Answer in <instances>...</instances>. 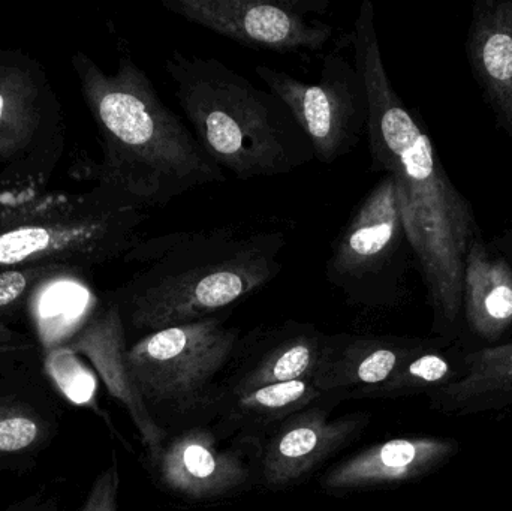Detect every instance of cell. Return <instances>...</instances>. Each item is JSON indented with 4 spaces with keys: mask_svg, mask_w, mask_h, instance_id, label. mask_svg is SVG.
<instances>
[{
    "mask_svg": "<svg viewBox=\"0 0 512 511\" xmlns=\"http://www.w3.org/2000/svg\"><path fill=\"white\" fill-rule=\"evenodd\" d=\"M465 374L439 389V402L465 405L484 396L512 392V342L484 348L465 357Z\"/></svg>",
    "mask_w": 512,
    "mask_h": 511,
    "instance_id": "ac0fdd59",
    "label": "cell"
},
{
    "mask_svg": "<svg viewBox=\"0 0 512 511\" xmlns=\"http://www.w3.org/2000/svg\"><path fill=\"white\" fill-rule=\"evenodd\" d=\"M69 362L71 359L57 360L54 365L50 366L51 377L72 402L86 404L92 399L95 384H93L89 372L84 371L80 363L72 359V368H69L71 366Z\"/></svg>",
    "mask_w": 512,
    "mask_h": 511,
    "instance_id": "44dd1931",
    "label": "cell"
},
{
    "mask_svg": "<svg viewBox=\"0 0 512 511\" xmlns=\"http://www.w3.org/2000/svg\"><path fill=\"white\" fill-rule=\"evenodd\" d=\"M352 47L366 87L372 168L396 180L406 236L429 291L435 324L453 326L462 312L465 257L480 236L474 212L388 77L370 0L358 9Z\"/></svg>",
    "mask_w": 512,
    "mask_h": 511,
    "instance_id": "6da1fadb",
    "label": "cell"
},
{
    "mask_svg": "<svg viewBox=\"0 0 512 511\" xmlns=\"http://www.w3.org/2000/svg\"><path fill=\"white\" fill-rule=\"evenodd\" d=\"M254 456L246 447H222L210 426L168 435L155 461L156 479L171 494L189 501L224 500L248 489L255 479Z\"/></svg>",
    "mask_w": 512,
    "mask_h": 511,
    "instance_id": "30bf717a",
    "label": "cell"
},
{
    "mask_svg": "<svg viewBox=\"0 0 512 511\" xmlns=\"http://www.w3.org/2000/svg\"><path fill=\"white\" fill-rule=\"evenodd\" d=\"M74 348L92 362L110 395L126 408L146 447L149 462L155 461L168 435L150 416L132 380L119 309H113L99 323L90 327L80 341L75 342Z\"/></svg>",
    "mask_w": 512,
    "mask_h": 511,
    "instance_id": "9a60e30c",
    "label": "cell"
},
{
    "mask_svg": "<svg viewBox=\"0 0 512 511\" xmlns=\"http://www.w3.org/2000/svg\"><path fill=\"white\" fill-rule=\"evenodd\" d=\"M466 54L496 122L512 140V0H475Z\"/></svg>",
    "mask_w": 512,
    "mask_h": 511,
    "instance_id": "7c38bea8",
    "label": "cell"
},
{
    "mask_svg": "<svg viewBox=\"0 0 512 511\" xmlns=\"http://www.w3.org/2000/svg\"><path fill=\"white\" fill-rule=\"evenodd\" d=\"M165 71L194 137L221 170L251 180L289 174L315 159L282 99L216 57L174 51Z\"/></svg>",
    "mask_w": 512,
    "mask_h": 511,
    "instance_id": "3957f363",
    "label": "cell"
},
{
    "mask_svg": "<svg viewBox=\"0 0 512 511\" xmlns=\"http://www.w3.org/2000/svg\"><path fill=\"white\" fill-rule=\"evenodd\" d=\"M44 435V423L30 408L0 398V455L24 452Z\"/></svg>",
    "mask_w": 512,
    "mask_h": 511,
    "instance_id": "d6986e66",
    "label": "cell"
},
{
    "mask_svg": "<svg viewBox=\"0 0 512 511\" xmlns=\"http://www.w3.org/2000/svg\"><path fill=\"white\" fill-rule=\"evenodd\" d=\"M44 228H20L0 236V264H15L44 251L50 243Z\"/></svg>",
    "mask_w": 512,
    "mask_h": 511,
    "instance_id": "ffe728a7",
    "label": "cell"
},
{
    "mask_svg": "<svg viewBox=\"0 0 512 511\" xmlns=\"http://www.w3.org/2000/svg\"><path fill=\"white\" fill-rule=\"evenodd\" d=\"M120 476L117 461L99 474L81 511H119Z\"/></svg>",
    "mask_w": 512,
    "mask_h": 511,
    "instance_id": "7402d4cb",
    "label": "cell"
},
{
    "mask_svg": "<svg viewBox=\"0 0 512 511\" xmlns=\"http://www.w3.org/2000/svg\"><path fill=\"white\" fill-rule=\"evenodd\" d=\"M342 401V395L328 393L280 423L255 449V479L271 491L291 488L349 446L367 419L364 414L331 419L334 405Z\"/></svg>",
    "mask_w": 512,
    "mask_h": 511,
    "instance_id": "9c48e42d",
    "label": "cell"
},
{
    "mask_svg": "<svg viewBox=\"0 0 512 511\" xmlns=\"http://www.w3.org/2000/svg\"><path fill=\"white\" fill-rule=\"evenodd\" d=\"M171 14L255 50H319L333 27L309 15L324 14L325 0H161Z\"/></svg>",
    "mask_w": 512,
    "mask_h": 511,
    "instance_id": "ba28073f",
    "label": "cell"
},
{
    "mask_svg": "<svg viewBox=\"0 0 512 511\" xmlns=\"http://www.w3.org/2000/svg\"><path fill=\"white\" fill-rule=\"evenodd\" d=\"M508 248H510V252H511V255H512V237L510 240H508Z\"/></svg>",
    "mask_w": 512,
    "mask_h": 511,
    "instance_id": "d4e9b609",
    "label": "cell"
},
{
    "mask_svg": "<svg viewBox=\"0 0 512 511\" xmlns=\"http://www.w3.org/2000/svg\"><path fill=\"white\" fill-rule=\"evenodd\" d=\"M26 278L20 272L0 273V308L11 305L23 294Z\"/></svg>",
    "mask_w": 512,
    "mask_h": 511,
    "instance_id": "603a6c76",
    "label": "cell"
},
{
    "mask_svg": "<svg viewBox=\"0 0 512 511\" xmlns=\"http://www.w3.org/2000/svg\"><path fill=\"white\" fill-rule=\"evenodd\" d=\"M462 308L469 327L484 339L501 338L512 327V267L489 251L483 237L469 245L463 270Z\"/></svg>",
    "mask_w": 512,
    "mask_h": 511,
    "instance_id": "e0dca14e",
    "label": "cell"
},
{
    "mask_svg": "<svg viewBox=\"0 0 512 511\" xmlns=\"http://www.w3.org/2000/svg\"><path fill=\"white\" fill-rule=\"evenodd\" d=\"M408 249L396 180L384 174L333 243L325 278L352 305H391L399 297Z\"/></svg>",
    "mask_w": 512,
    "mask_h": 511,
    "instance_id": "8992f818",
    "label": "cell"
},
{
    "mask_svg": "<svg viewBox=\"0 0 512 511\" xmlns=\"http://www.w3.org/2000/svg\"><path fill=\"white\" fill-rule=\"evenodd\" d=\"M325 396L312 380L306 378L271 384L228 399L210 428L219 440L234 441V444L251 450L254 456L256 447L280 423L322 401Z\"/></svg>",
    "mask_w": 512,
    "mask_h": 511,
    "instance_id": "2e32d148",
    "label": "cell"
},
{
    "mask_svg": "<svg viewBox=\"0 0 512 511\" xmlns=\"http://www.w3.org/2000/svg\"><path fill=\"white\" fill-rule=\"evenodd\" d=\"M2 111H3V98H2V95H0V116H2Z\"/></svg>",
    "mask_w": 512,
    "mask_h": 511,
    "instance_id": "cb8c5ba5",
    "label": "cell"
},
{
    "mask_svg": "<svg viewBox=\"0 0 512 511\" xmlns=\"http://www.w3.org/2000/svg\"><path fill=\"white\" fill-rule=\"evenodd\" d=\"M418 353L420 348L414 342L403 339L327 335L312 381L325 395L370 389L385 383Z\"/></svg>",
    "mask_w": 512,
    "mask_h": 511,
    "instance_id": "4fadbf2b",
    "label": "cell"
},
{
    "mask_svg": "<svg viewBox=\"0 0 512 511\" xmlns=\"http://www.w3.org/2000/svg\"><path fill=\"white\" fill-rule=\"evenodd\" d=\"M325 336L313 324L286 321L240 338L222 378L225 402L271 384L312 380Z\"/></svg>",
    "mask_w": 512,
    "mask_h": 511,
    "instance_id": "8fae6325",
    "label": "cell"
},
{
    "mask_svg": "<svg viewBox=\"0 0 512 511\" xmlns=\"http://www.w3.org/2000/svg\"><path fill=\"white\" fill-rule=\"evenodd\" d=\"M242 336L210 317L147 333L128 350L132 380L167 435L210 426L225 404L222 378Z\"/></svg>",
    "mask_w": 512,
    "mask_h": 511,
    "instance_id": "5b68a950",
    "label": "cell"
},
{
    "mask_svg": "<svg viewBox=\"0 0 512 511\" xmlns=\"http://www.w3.org/2000/svg\"><path fill=\"white\" fill-rule=\"evenodd\" d=\"M101 84L96 111L110 138L122 206L164 207L192 189L227 180L146 72L125 62L117 77Z\"/></svg>",
    "mask_w": 512,
    "mask_h": 511,
    "instance_id": "277c9868",
    "label": "cell"
},
{
    "mask_svg": "<svg viewBox=\"0 0 512 511\" xmlns=\"http://www.w3.org/2000/svg\"><path fill=\"white\" fill-rule=\"evenodd\" d=\"M285 243L280 231L239 227L144 240L131 251L141 269L125 288L123 311L147 333L216 317L277 278Z\"/></svg>",
    "mask_w": 512,
    "mask_h": 511,
    "instance_id": "7a4b0ae2",
    "label": "cell"
},
{
    "mask_svg": "<svg viewBox=\"0 0 512 511\" xmlns=\"http://www.w3.org/2000/svg\"><path fill=\"white\" fill-rule=\"evenodd\" d=\"M255 72L294 114L312 144L315 159L322 164H333L348 155L366 135V87L354 59L340 51L324 57L315 83L268 66H256Z\"/></svg>",
    "mask_w": 512,
    "mask_h": 511,
    "instance_id": "52a82bcc",
    "label": "cell"
},
{
    "mask_svg": "<svg viewBox=\"0 0 512 511\" xmlns=\"http://www.w3.org/2000/svg\"><path fill=\"white\" fill-rule=\"evenodd\" d=\"M453 444L435 438H396L367 447L334 465L322 477L328 492L364 491L406 482L441 464Z\"/></svg>",
    "mask_w": 512,
    "mask_h": 511,
    "instance_id": "5bb4252c",
    "label": "cell"
}]
</instances>
